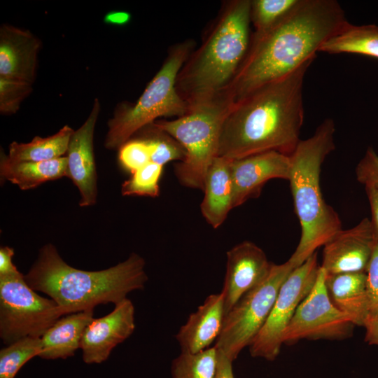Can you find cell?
<instances>
[{
  "label": "cell",
  "mask_w": 378,
  "mask_h": 378,
  "mask_svg": "<svg viewBox=\"0 0 378 378\" xmlns=\"http://www.w3.org/2000/svg\"><path fill=\"white\" fill-rule=\"evenodd\" d=\"M347 22L336 0H300L271 29L253 33L246 57L227 88L234 102L314 60L323 43Z\"/></svg>",
  "instance_id": "cell-1"
},
{
  "label": "cell",
  "mask_w": 378,
  "mask_h": 378,
  "mask_svg": "<svg viewBox=\"0 0 378 378\" xmlns=\"http://www.w3.org/2000/svg\"><path fill=\"white\" fill-rule=\"evenodd\" d=\"M313 61L234 102L222 127L218 156L236 160L270 150L290 155L301 140L304 79Z\"/></svg>",
  "instance_id": "cell-2"
},
{
  "label": "cell",
  "mask_w": 378,
  "mask_h": 378,
  "mask_svg": "<svg viewBox=\"0 0 378 378\" xmlns=\"http://www.w3.org/2000/svg\"><path fill=\"white\" fill-rule=\"evenodd\" d=\"M145 260L132 253L122 262L100 271H85L69 265L51 244L39 251L36 261L24 275L27 284L53 300L63 315L115 304L142 289L148 280Z\"/></svg>",
  "instance_id": "cell-3"
},
{
  "label": "cell",
  "mask_w": 378,
  "mask_h": 378,
  "mask_svg": "<svg viewBox=\"0 0 378 378\" xmlns=\"http://www.w3.org/2000/svg\"><path fill=\"white\" fill-rule=\"evenodd\" d=\"M251 1L224 4L201 46L181 67L176 90L188 108L227 89L249 48Z\"/></svg>",
  "instance_id": "cell-4"
},
{
  "label": "cell",
  "mask_w": 378,
  "mask_h": 378,
  "mask_svg": "<svg viewBox=\"0 0 378 378\" xmlns=\"http://www.w3.org/2000/svg\"><path fill=\"white\" fill-rule=\"evenodd\" d=\"M335 133L334 120L326 118L290 155L288 181L301 227L300 241L288 259L295 268L342 230L340 216L325 201L320 185L322 164L335 149Z\"/></svg>",
  "instance_id": "cell-5"
},
{
  "label": "cell",
  "mask_w": 378,
  "mask_h": 378,
  "mask_svg": "<svg viewBox=\"0 0 378 378\" xmlns=\"http://www.w3.org/2000/svg\"><path fill=\"white\" fill-rule=\"evenodd\" d=\"M233 104L227 89L190 107L183 116L153 123L174 138L186 151L174 169L183 186L203 190L207 171L218 157L222 127Z\"/></svg>",
  "instance_id": "cell-6"
},
{
  "label": "cell",
  "mask_w": 378,
  "mask_h": 378,
  "mask_svg": "<svg viewBox=\"0 0 378 378\" xmlns=\"http://www.w3.org/2000/svg\"><path fill=\"white\" fill-rule=\"evenodd\" d=\"M194 46L195 42L190 39L173 46L138 100L132 104H121L117 108L108 122L104 142L106 148H120L158 118H178L188 113V106L178 93L176 84L178 74Z\"/></svg>",
  "instance_id": "cell-7"
},
{
  "label": "cell",
  "mask_w": 378,
  "mask_h": 378,
  "mask_svg": "<svg viewBox=\"0 0 378 378\" xmlns=\"http://www.w3.org/2000/svg\"><path fill=\"white\" fill-rule=\"evenodd\" d=\"M295 267L288 260L272 263L265 278L246 293L225 314L214 346L234 361L265 323L279 289Z\"/></svg>",
  "instance_id": "cell-8"
},
{
  "label": "cell",
  "mask_w": 378,
  "mask_h": 378,
  "mask_svg": "<svg viewBox=\"0 0 378 378\" xmlns=\"http://www.w3.org/2000/svg\"><path fill=\"white\" fill-rule=\"evenodd\" d=\"M62 315L57 303L38 295L22 273L0 277V337L4 344L26 337H41Z\"/></svg>",
  "instance_id": "cell-9"
},
{
  "label": "cell",
  "mask_w": 378,
  "mask_h": 378,
  "mask_svg": "<svg viewBox=\"0 0 378 378\" xmlns=\"http://www.w3.org/2000/svg\"><path fill=\"white\" fill-rule=\"evenodd\" d=\"M319 269L315 252L287 276L265 323L248 346L251 356L267 360L278 356L284 344V331L297 307L314 286Z\"/></svg>",
  "instance_id": "cell-10"
},
{
  "label": "cell",
  "mask_w": 378,
  "mask_h": 378,
  "mask_svg": "<svg viewBox=\"0 0 378 378\" xmlns=\"http://www.w3.org/2000/svg\"><path fill=\"white\" fill-rule=\"evenodd\" d=\"M326 272L320 266L315 284L302 300L286 327L283 343L300 340H343L353 334L354 324L330 300L325 284Z\"/></svg>",
  "instance_id": "cell-11"
},
{
  "label": "cell",
  "mask_w": 378,
  "mask_h": 378,
  "mask_svg": "<svg viewBox=\"0 0 378 378\" xmlns=\"http://www.w3.org/2000/svg\"><path fill=\"white\" fill-rule=\"evenodd\" d=\"M375 246L370 220L365 218L323 245L320 266L328 274L366 272Z\"/></svg>",
  "instance_id": "cell-12"
},
{
  "label": "cell",
  "mask_w": 378,
  "mask_h": 378,
  "mask_svg": "<svg viewBox=\"0 0 378 378\" xmlns=\"http://www.w3.org/2000/svg\"><path fill=\"white\" fill-rule=\"evenodd\" d=\"M134 329V307L125 298L115 304L108 314L94 318L87 326L80 344L83 361L87 364L105 361L113 349L127 339Z\"/></svg>",
  "instance_id": "cell-13"
},
{
  "label": "cell",
  "mask_w": 378,
  "mask_h": 378,
  "mask_svg": "<svg viewBox=\"0 0 378 378\" xmlns=\"http://www.w3.org/2000/svg\"><path fill=\"white\" fill-rule=\"evenodd\" d=\"M290 167V155L275 150L231 160L233 207L258 195L263 185L270 179L288 181Z\"/></svg>",
  "instance_id": "cell-14"
},
{
  "label": "cell",
  "mask_w": 378,
  "mask_h": 378,
  "mask_svg": "<svg viewBox=\"0 0 378 378\" xmlns=\"http://www.w3.org/2000/svg\"><path fill=\"white\" fill-rule=\"evenodd\" d=\"M100 111L98 99L85 122L74 132L66 152V177L78 188L80 206L94 205L97 200V172L93 139L95 125Z\"/></svg>",
  "instance_id": "cell-15"
},
{
  "label": "cell",
  "mask_w": 378,
  "mask_h": 378,
  "mask_svg": "<svg viewBox=\"0 0 378 378\" xmlns=\"http://www.w3.org/2000/svg\"><path fill=\"white\" fill-rule=\"evenodd\" d=\"M226 272L222 292L225 314L248 290L260 284L272 263L264 251L254 243L244 241L226 253Z\"/></svg>",
  "instance_id": "cell-16"
},
{
  "label": "cell",
  "mask_w": 378,
  "mask_h": 378,
  "mask_svg": "<svg viewBox=\"0 0 378 378\" xmlns=\"http://www.w3.org/2000/svg\"><path fill=\"white\" fill-rule=\"evenodd\" d=\"M41 40L31 31L11 24L0 27V77L25 82L35 80Z\"/></svg>",
  "instance_id": "cell-17"
},
{
  "label": "cell",
  "mask_w": 378,
  "mask_h": 378,
  "mask_svg": "<svg viewBox=\"0 0 378 378\" xmlns=\"http://www.w3.org/2000/svg\"><path fill=\"white\" fill-rule=\"evenodd\" d=\"M225 316L223 293L209 295L176 335L181 351L197 353L209 348L220 334Z\"/></svg>",
  "instance_id": "cell-18"
},
{
  "label": "cell",
  "mask_w": 378,
  "mask_h": 378,
  "mask_svg": "<svg viewBox=\"0 0 378 378\" xmlns=\"http://www.w3.org/2000/svg\"><path fill=\"white\" fill-rule=\"evenodd\" d=\"M231 160L218 156L210 165L204 181L201 213L213 228L217 229L233 209Z\"/></svg>",
  "instance_id": "cell-19"
},
{
  "label": "cell",
  "mask_w": 378,
  "mask_h": 378,
  "mask_svg": "<svg viewBox=\"0 0 378 378\" xmlns=\"http://www.w3.org/2000/svg\"><path fill=\"white\" fill-rule=\"evenodd\" d=\"M325 284L334 306L355 326H363L369 315L366 272L326 273Z\"/></svg>",
  "instance_id": "cell-20"
},
{
  "label": "cell",
  "mask_w": 378,
  "mask_h": 378,
  "mask_svg": "<svg viewBox=\"0 0 378 378\" xmlns=\"http://www.w3.org/2000/svg\"><path fill=\"white\" fill-rule=\"evenodd\" d=\"M93 309L67 314L59 318L41 337L39 357L44 359H65L80 348L87 326L92 321Z\"/></svg>",
  "instance_id": "cell-21"
},
{
  "label": "cell",
  "mask_w": 378,
  "mask_h": 378,
  "mask_svg": "<svg viewBox=\"0 0 378 378\" xmlns=\"http://www.w3.org/2000/svg\"><path fill=\"white\" fill-rule=\"evenodd\" d=\"M66 156L48 161L15 162L1 152V176L22 190L32 189L46 181L66 176Z\"/></svg>",
  "instance_id": "cell-22"
},
{
  "label": "cell",
  "mask_w": 378,
  "mask_h": 378,
  "mask_svg": "<svg viewBox=\"0 0 378 378\" xmlns=\"http://www.w3.org/2000/svg\"><path fill=\"white\" fill-rule=\"evenodd\" d=\"M320 52L358 54L378 59V26L356 25L347 22L323 43L318 49Z\"/></svg>",
  "instance_id": "cell-23"
},
{
  "label": "cell",
  "mask_w": 378,
  "mask_h": 378,
  "mask_svg": "<svg viewBox=\"0 0 378 378\" xmlns=\"http://www.w3.org/2000/svg\"><path fill=\"white\" fill-rule=\"evenodd\" d=\"M74 130L68 125L62 127L56 134L47 136H35L29 143L12 142L8 157L15 162L48 161L64 157Z\"/></svg>",
  "instance_id": "cell-24"
},
{
  "label": "cell",
  "mask_w": 378,
  "mask_h": 378,
  "mask_svg": "<svg viewBox=\"0 0 378 378\" xmlns=\"http://www.w3.org/2000/svg\"><path fill=\"white\" fill-rule=\"evenodd\" d=\"M217 357L215 346L197 353L181 351L172 363V378H214Z\"/></svg>",
  "instance_id": "cell-25"
},
{
  "label": "cell",
  "mask_w": 378,
  "mask_h": 378,
  "mask_svg": "<svg viewBox=\"0 0 378 378\" xmlns=\"http://www.w3.org/2000/svg\"><path fill=\"white\" fill-rule=\"evenodd\" d=\"M41 346V337H26L1 349L0 378H14L28 360L39 356Z\"/></svg>",
  "instance_id": "cell-26"
},
{
  "label": "cell",
  "mask_w": 378,
  "mask_h": 378,
  "mask_svg": "<svg viewBox=\"0 0 378 378\" xmlns=\"http://www.w3.org/2000/svg\"><path fill=\"white\" fill-rule=\"evenodd\" d=\"M300 0L251 1V22L254 34H261L279 23L288 15Z\"/></svg>",
  "instance_id": "cell-27"
},
{
  "label": "cell",
  "mask_w": 378,
  "mask_h": 378,
  "mask_svg": "<svg viewBox=\"0 0 378 378\" xmlns=\"http://www.w3.org/2000/svg\"><path fill=\"white\" fill-rule=\"evenodd\" d=\"M144 138L151 148L150 161L162 166L175 160L181 161L186 156L183 146L172 136L153 123L144 127Z\"/></svg>",
  "instance_id": "cell-28"
},
{
  "label": "cell",
  "mask_w": 378,
  "mask_h": 378,
  "mask_svg": "<svg viewBox=\"0 0 378 378\" xmlns=\"http://www.w3.org/2000/svg\"><path fill=\"white\" fill-rule=\"evenodd\" d=\"M162 169L163 166L150 162L131 174V176L124 181L121 186V194L125 196H159V181Z\"/></svg>",
  "instance_id": "cell-29"
},
{
  "label": "cell",
  "mask_w": 378,
  "mask_h": 378,
  "mask_svg": "<svg viewBox=\"0 0 378 378\" xmlns=\"http://www.w3.org/2000/svg\"><path fill=\"white\" fill-rule=\"evenodd\" d=\"M150 156V146L143 137L130 139L119 148V162L131 174L151 162Z\"/></svg>",
  "instance_id": "cell-30"
},
{
  "label": "cell",
  "mask_w": 378,
  "mask_h": 378,
  "mask_svg": "<svg viewBox=\"0 0 378 378\" xmlns=\"http://www.w3.org/2000/svg\"><path fill=\"white\" fill-rule=\"evenodd\" d=\"M32 85L0 77V112L12 115L20 108L22 101L31 92Z\"/></svg>",
  "instance_id": "cell-31"
},
{
  "label": "cell",
  "mask_w": 378,
  "mask_h": 378,
  "mask_svg": "<svg viewBox=\"0 0 378 378\" xmlns=\"http://www.w3.org/2000/svg\"><path fill=\"white\" fill-rule=\"evenodd\" d=\"M358 181L366 187L378 189V154L369 147L356 168Z\"/></svg>",
  "instance_id": "cell-32"
},
{
  "label": "cell",
  "mask_w": 378,
  "mask_h": 378,
  "mask_svg": "<svg viewBox=\"0 0 378 378\" xmlns=\"http://www.w3.org/2000/svg\"><path fill=\"white\" fill-rule=\"evenodd\" d=\"M366 274L369 314L378 316V245L377 244L370 258Z\"/></svg>",
  "instance_id": "cell-33"
},
{
  "label": "cell",
  "mask_w": 378,
  "mask_h": 378,
  "mask_svg": "<svg viewBox=\"0 0 378 378\" xmlns=\"http://www.w3.org/2000/svg\"><path fill=\"white\" fill-rule=\"evenodd\" d=\"M14 255L13 248L9 246H3L0 248V277L14 276L19 275L20 272L13 263Z\"/></svg>",
  "instance_id": "cell-34"
},
{
  "label": "cell",
  "mask_w": 378,
  "mask_h": 378,
  "mask_svg": "<svg viewBox=\"0 0 378 378\" xmlns=\"http://www.w3.org/2000/svg\"><path fill=\"white\" fill-rule=\"evenodd\" d=\"M365 191L371 209L372 218L370 222L373 236L376 244L378 245V189L366 187Z\"/></svg>",
  "instance_id": "cell-35"
},
{
  "label": "cell",
  "mask_w": 378,
  "mask_h": 378,
  "mask_svg": "<svg viewBox=\"0 0 378 378\" xmlns=\"http://www.w3.org/2000/svg\"><path fill=\"white\" fill-rule=\"evenodd\" d=\"M217 354V365L214 378H234L232 370L233 361L218 349Z\"/></svg>",
  "instance_id": "cell-36"
},
{
  "label": "cell",
  "mask_w": 378,
  "mask_h": 378,
  "mask_svg": "<svg viewBox=\"0 0 378 378\" xmlns=\"http://www.w3.org/2000/svg\"><path fill=\"white\" fill-rule=\"evenodd\" d=\"M363 326L365 328V342L378 345V316L368 315Z\"/></svg>",
  "instance_id": "cell-37"
},
{
  "label": "cell",
  "mask_w": 378,
  "mask_h": 378,
  "mask_svg": "<svg viewBox=\"0 0 378 378\" xmlns=\"http://www.w3.org/2000/svg\"><path fill=\"white\" fill-rule=\"evenodd\" d=\"M131 20L130 13L123 10H114L109 12L104 17L105 23L111 25L124 26Z\"/></svg>",
  "instance_id": "cell-38"
}]
</instances>
